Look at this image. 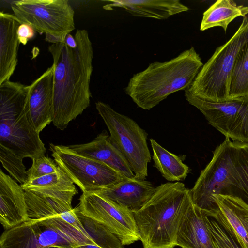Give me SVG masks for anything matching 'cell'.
<instances>
[{
  "instance_id": "4316f807",
  "label": "cell",
  "mask_w": 248,
  "mask_h": 248,
  "mask_svg": "<svg viewBox=\"0 0 248 248\" xmlns=\"http://www.w3.org/2000/svg\"><path fill=\"white\" fill-rule=\"evenodd\" d=\"M74 183L59 167L58 170L32 180L27 181L21 185L24 191L43 189H73Z\"/></svg>"
},
{
  "instance_id": "4dcf8cb0",
  "label": "cell",
  "mask_w": 248,
  "mask_h": 248,
  "mask_svg": "<svg viewBox=\"0 0 248 248\" xmlns=\"http://www.w3.org/2000/svg\"><path fill=\"white\" fill-rule=\"evenodd\" d=\"M65 38V36H55L49 34H45L46 41L52 43V44L64 42Z\"/></svg>"
},
{
  "instance_id": "5b68a950",
  "label": "cell",
  "mask_w": 248,
  "mask_h": 248,
  "mask_svg": "<svg viewBox=\"0 0 248 248\" xmlns=\"http://www.w3.org/2000/svg\"><path fill=\"white\" fill-rule=\"evenodd\" d=\"M30 86L10 80L0 85V145L21 159L45 156V145L28 116Z\"/></svg>"
},
{
  "instance_id": "484cf974",
  "label": "cell",
  "mask_w": 248,
  "mask_h": 248,
  "mask_svg": "<svg viewBox=\"0 0 248 248\" xmlns=\"http://www.w3.org/2000/svg\"><path fill=\"white\" fill-rule=\"evenodd\" d=\"M215 210H203L214 248H242L217 218Z\"/></svg>"
},
{
  "instance_id": "52a82bcc",
  "label": "cell",
  "mask_w": 248,
  "mask_h": 248,
  "mask_svg": "<svg viewBox=\"0 0 248 248\" xmlns=\"http://www.w3.org/2000/svg\"><path fill=\"white\" fill-rule=\"evenodd\" d=\"M5 248L76 247L95 243L61 217L30 219L7 230Z\"/></svg>"
},
{
  "instance_id": "44dd1931",
  "label": "cell",
  "mask_w": 248,
  "mask_h": 248,
  "mask_svg": "<svg viewBox=\"0 0 248 248\" xmlns=\"http://www.w3.org/2000/svg\"><path fill=\"white\" fill-rule=\"evenodd\" d=\"M103 8L110 10L114 7L124 9L133 16L166 19L174 15L187 12L189 8L178 0H108Z\"/></svg>"
},
{
  "instance_id": "e575fe53",
  "label": "cell",
  "mask_w": 248,
  "mask_h": 248,
  "mask_svg": "<svg viewBox=\"0 0 248 248\" xmlns=\"http://www.w3.org/2000/svg\"><path fill=\"white\" fill-rule=\"evenodd\" d=\"M174 248L173 247H168V248Z\"/></svg>"
},
{
  "instance_id": "d6986e66",
  "label": "cell",
  "mask_w": 248,
  "mask_h": 248,
  "mask_svg": "<svg viewBox=\"0 0 248 248\" xmlns=\"http://www.w3.org/2000/svg\"><path fill=\"white\" fill-rule=\"evenodd\" d=\"M156 189L151 182L134 178L95 192L106 196L133 213L143 207Z\"/></svg>"
},
{
  "instance_id": "6da1fadb",
  "label": "cell",
  "mask_w": 248,
  "mask_h": 248,
  "mask_svg": "<svg viewBox=\"0 0 248 248\" xmlns=\"http://www.w3.org/2000/svg\"><path fill=\"white\" fill-rule=\"evenodd\" d=\"M74 37V48L64 42L48 47L54 67L52 123L61 130L89 107L91 98L92 44L87 30H77Z\"/></svg>"
},
{
  "instance_id": "9c48e42d",
  "label": "cell",
  "mask_w": 248,
  "mask_h": 248,
  "mask_svg": "<svg viewBox=\"0 0 248 248\" xmlns=\"http://www.w3.org/2000/svg\"><path fill=\"white\" fill-rule=\"evenodd\" d=\"M50 150L58 166L83 193L97 192L128 179L106 164L81 155L68 146L51 143Z\"/></svg>"
},
{
  "instance_id": "603a6c76",
  "label": "cell",
  "mask_w": 248,
  "mask_h": 248,
  "mask_svg": "<svg viewBox=\"0 0 248 248\" xmlns=\"http://www.w3.org/2000/svg\"><path fill=\"white\" fill-rule=\"evenodd\" d=\"M150 141L154 166L162 176L169 181L185 180L189 172V167L183 163L179 156L167 151L153 139H150Z\"/></svg>"
},
{
  "instance_id": "30bf717a",
  "label": "cell",
  "mask_w": 248,
  "mask_h": 248,
  "mask_svg": "<svg viewBox=\"0 0 248 248\" xmlns=\"http://www.w3.org/2000/svg\"><path fill=\"white\" fill-rule=\"evenodd\" d=\"M13 14L21 23L40 34L66 36L75 29V12L66 0H21L11 3Z\"/></svg>"
},
{
  "instance_id": "cb8c5ba5",
  "label": "cell",
  "mask_w": 248,
  "mask_h": 248,
  "mask_svg": "<svg viewBox=\"0 0 248 248\" xmlns=\"http://www.w3.org/2000/svg\"><path fill=\"white\" fill-rule=\"evenodd\" d=\"M242 97H248V42L237 56L229 84V99Z\"/></svg>"
},
{
  "instance_id": "f1b7e54d",
  "label": "cell",
  "mask_w": 248,
  "mask_h": 248,
  "mask_svg": "<svg viewBox=\"0 0 248 248\" xmlns=\"http://www.w3.org/2000/svg\"><path fill=\"white\" fill-rule=\"evenodd\" d=\"M32 160L31 166L27 170V181L52 173L59 169L54 160L45 156Z\"/></svg>"
},
{
  "instance_id": "836d02e7",
  "label": "cell",
  "mask_w": 248,
  "mask_h": 248,
  "mask_svg": "<svg viewBox=\"0 0 248 248\" xmlns=\"http://www.w3.org/2000/svg\"><path fill=\"white\" fill-rule=\"evenodd\" d=\"M45 248H66L59 247V246H52V247H46Z\"/></svg>"
},
{
  "instance_id": "83f0119b",
  "label": "cell",
  "mask_w": 248,
  "mask_h": 248,
  "mask_svg": "<svg viewBox=\"0 0 248 248\" xmlns=\"http://www.w3.org/2000/svg\"><path fill=\"white\" fill-rule=\"evenodd\" d=\"M22 160L9 150L0 145L1 163L10 175L21 185L27 180V171Z\"/></svg>"
},
{
  "instance_id": "5bb4252c",
  "label": "cell",
  "mask_w": 248,
  "mask_h": 248,
  "mask_svg": "<svg viewBox=\"0 0 248 248\" xmlns=\"http://www.w3.org/2000/svg\"><path fill=\"white\" fill-rule=\"evenodd\" d=\"M54 67H49L30 86L28 116L40 133L52 123Z\"/></svg>"
},
{
  "instance_id": "2e32d148",
  "label": "cell",
  "mask_w": 248,
  "mask_h": 248,
  "mask_svg": "<svg viewBox=\"0 0 248 248\" xmlns=\"http://www.w3.org/2000/svg\"><path fill=\"white\" fill-rule=\"evenodd\" d=\"M29 219L25 191L17 182L0 170V222L5 230Z\"/></svg>"
},
{
  "instance_id": "d6a6232c",
  "label": "cell",
  "mask_w": 248,
  "mask_h": 248,
  "mask_svg": "<svg viewBox=\"0 0 248 248\" xmlns=\"http://www.w3.org/2000/svg\"><path fill=\"white\" fill-rule=\"evenodd\" d=\"M66 248H101L96 245L93 244H84L79 245L76 247H70Z\"/></svg>"
},
{
  "instance_id": "7a4b0ae2",
  "label": "cell",
  "mask_w": 248,
  "mask_h": 248,
  "mask_svg": "<svg viewBox=\"0 0 248 248\" xmlns=\"http://www.w3.org/2000/svg\"><path fill=\"white\" fill-rule=\"evenodd\" d=\"M189 193L193 203L204 211L217 209L215 194L238 197L248 204V143L226 138Z\"/></svg>"
},
{
  "instance_id": "7402d4cb",
  "label": "cell",
  "mask_w": 248,
  "mask_h": 248,
  "mask_svg": "<svg viewBox=\"0 0 248 248\" xmlns=\"http://www.w3.org/2000/svg\"><path fill=\"white\" fill-rule=\"evenodd\" d=\"M248 14V7L238 5L233 0H217L203 13L200 30L219 26L226 31L234 19L240 16L245 17Z\"/></svg>"
},
{
  "instance_id": "f546056e",
  "label": "cell",
  "mask_w": 248,
  "mask_h": 248,
  "mask_svg": "<svg viewBox=\"0 0 248 248\" xmlns=\"http://www.w3.org/2000/svg\"><path fill=\"white\" fill-rule=\"evenodd\" d=\"M35 32V29L30 24L25 23L20 24L17 30L19 43L26 45L30 40L34 37Z\"/></svg>"
},
{
  "instance_id": "277c9868",
  "label": "cell",
  "mask_w": 248,
  "mask_h": 248,
  "mask_svg": "<svg viewBox=\"0 0 248 248\" xmlns=\"http://www.w3.org/2000/svg\"><path fill=\"white\" fill-rule=\"evenodd\" d=\"M189 190L180 182L161 184L143 207L133 212L143 248L176 246L177 232L190 198Z\"/></svg>"
},
{
  "instance_id": "ba28073f",
  "label": "cell",
  "mask_w": 248,
  "mask_h": 248,
  "mask_svg": "<svg viewBox=\"0 0 248 248\" xmlns=\"http://www.w3.org/2000/svg\"><path fill=\"white\" fill-rule=\"evenodd\" d=\"M95 105L112 141L127 160L134 178L145 180L151 160L147 132L133 119L116 111L109 105L98 101Z\"/></svg>"
},
{
  "instance_id": "3957f363",
  "label": "cell",
  "mask_w": 248,
  "mask_h": 248,
  "mask_svg": "<svg viewBox=\"0 0 248 248\" xmlns=\"http://www.w3.org/2000/svg\"><path fill=\"white\" fill-rule=\"evenodd\" d=\"M203 65L191 47L169 61L150 63L132 76L124 91L139 107L150 110L170 94L189 88Z\"/></svg>"
},
{
  "instance_id": "d4e9b609",
  "label": "cell",
  "mask_w": 248,
  "mask_h": 248,
  "mask_svg": "<svg viewBox=\"0 0 248 248\" xmlns=\"http://www.w3.org/2000/svg\"><path fill=\"white\" fill-rule=\"evenodd\" d=\"M74 210L87 234L96 246L101 248H124L120 240L105 226L83 215L78 207Z\"/></svg>"
},
{
  "instance_id": "1f68e13d",
  "label": "cell",
  "mask_w": 248,
  "mask_h": 248,
  "mask_svg": "<svg viewBox=\"0 0 248 248\" xmlns=\"http://www.w3.org/2000/svg\"><path fill=\"white\" fill-rule=\"evenodd\" d=\"M64 43L71 48H74L77 46V42L75 37L70 33L66 35Z\"/></svg>"
},
{
  "instance_id": "7c38bea8",
  "label": "cell",
  "mask_w": 248,
  "mask_h": 248,
  "mask_svg": "<svg viewBox=\"0 0 248 248\" xmlns=\"http://www.w3.org/2000/svg\"><path fill=\"white\" fill-rule=\"evenodd\" d=\"M79 201V211L105 226L124 246L140 240L133 213L127 208L97 192L83 193Z\"/></svg>"
},
{
  "instance_id": "8992f818",
  "label": "cell",
  "mask_w": 248,
  "mask_h": 248,
  "mask_svg": "<svg viewBox=\"0 0 248 248\" xmlns=\"http://www.w3.org/2000/svg\"><path fill=\"white\" fill-rule=\"evenodd\" d=\"M248 42V18L244 17L238 29L224 45L217 47L202 66L189 92L198 98L212 101L229 99L230 78L237 56Z\"/></svg>"
},
{
  "instance_id": "ffe728a7",
  "label": "cell",
  "mask_w": 248,
  "mask_h": 248,
  "mask_svg": "<svg viewBox=\"0 0 248 248\" xmlns=\"http://www.w3.org/2000/svg\"><path fill=\"white\" fill-rule=\"evenodd\" d=\"M20 24L13 14L0 12V85L10 79L17 64Z\"/></svg>"
},
{
  "instance_id": "4fadbf2b",
  "label": "cell",
  "mask_w": 248,
  "mask_h": 248,
  "mask_svg": "<svg viewBox=\"0 0 248 248\" xmlns=\"http://www.w3.org/2000/svg\"><path fill=\"white\" fill-rule=\"evenodd\" d=\"M29 219L62 216L72 210L71 202L76 188L43 189L24 191Z\"/></svg>"
},
{
  "instance_id": "8fae6325",
  "label": "cell",
  "mask_w": 248,
  "mask_h": 248,
  "mask_svg": "<svg viewBox=\"0 0 248 248\" xmlns=\"http://www.w3.org/2000/svg\"><path fill=\"white\" fill-rule=\"evenodd\" d=\"M185 96L225 138L248 143V97L209 101L193 96L187 88L185 90Z\"/></svg>"
},
{
  "instance_id": "ac0fdd59",
  "label": "cell",
  "mask_w": 248,
  "mask_h": 248,
  "mask_svg": "<svg viewBox=\"0 0 248 248\" xmlns=\"http://www.w3.org/2000/svg\"><path fill=\"white\" fill-rule=\"evenodd\" d=\"M175 244L182 248H214L203 211L193 203L191 196L178 227Z\"/></svg>"
},
{
  "instance_id": "9a60e30c",
  "label": "cell",
  "mask_w": 248,
  "mask_h": 248,
  "mask_svg": "<svg viewBox=\"0 0 248 248\" xmlns=\"http://www.w3.org/2000/svg\"><path fill=\"white\" fill-rule=\"evenodd\" d=\"M217 218L242 248H248V204L238 197L215 194Z\"/></svg>"
},
{
  "instance_id": "e0dca14e",
  "label": "cell",
  "mask_w": 248,
  "mask_h": 248,
  "mask_svg": "<svg viewBox=\"0 0 248 248\" xmlns=\"http://www.w3.org/2000/svg\"><path fill=\"white\" fill-rule=\"evenodd\" d=\"M68 146L81 155L106 164L128 178L135 177L127 160L113 143L106 130L89 142Z\"/></svg>"
}]
</instances>
